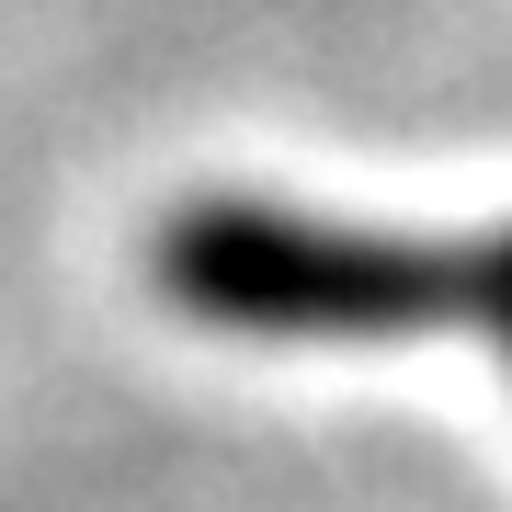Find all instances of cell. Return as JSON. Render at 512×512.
Segmentation results:
<instances>
[{"label":"cell","instance_id":"1","mask_svg":"<svg viewBox=\"0 0 512 512\" xmlns=\"http://www.w3.org/2000/svg\"><path fill=\"white\" fill-rule=\"evenodd\" d=\"M160 296L239 342H387V330H490L512 365V239H365L285 205H183L160 228Z\"/></svg>","mask_w":512,"mask_h":512}]
</instances>
